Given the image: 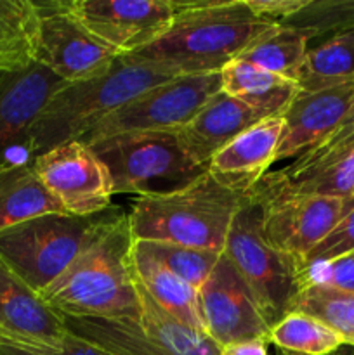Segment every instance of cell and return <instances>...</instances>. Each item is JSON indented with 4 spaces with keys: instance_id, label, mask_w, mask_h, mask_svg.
<instances>
[{
    "instance_id": "1",
    "label": "cell",
    "mask_w": 354,
    "mask_h": 355,
    "mask_svg": "<svg viewBox=\"0 0 354 355\" xmlns=\"http://www.w3.org/2000/svg\"><path fill=\"white\" fill-rule=\"evenodd\" d=\"M278 23L262 19L246 0L177 2L169 30L148 47L120 55L128 64L177 76L221 73Z\"/></svg>"
},
{
    "instance_id": "2",
    "label": "cell",
    "mask_w": 354,
    "mask_h": 355,
    "mask_svg": "<svg viewBox=\"0 0 354 355\" xmlns=\"http://www.w3.org/2000/svg\"><path fill=\"white\" fill-rule=\"evenodd\" d=\"M132 245L128 215L118 211L108 227L40 297L65 318L139 321L141 309Z\"/></svg>"
},
{
    "instance_id": "3",
    "label": "cell",
    "mask_w": 354,
    "mask_h": 355,
    "mask_svg": "<svg viewBox=\"0 0 354 355\" xmlns=\"http://www.w3.org/2000/svg\"><path fill=\"white\" fill-rule=\"evenodd\" d=\"M243 200L205 172L183 189L139 198L128 214L132 238L222 253Z\"/></svg>"
},
{
    "instance_id": "4",
    "label": "cell",
    "mask_w": 354,
    "mask_h": 355,
    "mask_svg": "<svg viewBox=\"0 0 354 355\" xmlns=\"http://www.w3.org/2000/svg\"><path fill=\"white\" fill-rule=\"evenodd\" d=\"M172 80L151 68L128 64L120 58L103 75L83 82L65 83L45 104L28 135L33 158L71 141H82L101 120L144 90Z\"/></svg>"
},
{
    "instance_id": "5",
    "label": "cell",
    "mask_w": 354,
    "mask_h": 355,
    "mask_svg": "<svg viewBox=\"0 0 354 355\" xmlns=\"http://www.w3.org/2000/svg\"><path fill=\"white\" fill-rule=\"evenodd\" d=\"M118 211L94 217L45 214L0 231V260L38 295L108 227Z\"/></svg>"
},
{
    "instance_id": "6",
    "label": "cell",
    "mask_w": 354,
    "mask_h": 355,
    "mask_svg": "<svg viewBox=\"0 0 354 355\" xmlns=\"http://www.w3.org/2000/svg\"><path fill=\"white\" fill-rule=\"evenodd\" d=\"M89 146L106 165L115 194H167L207 172L186 151L179 132H130Z\"/></svg>"
},
{
    "instance_id": "7",
    "label": "cell",
    "mask_w": 354,
    "mask_h": 355,
    "mask_svg": "<svg viewBox=\"0 0 354 355\" xmlns=\"http://www.w3.org/2000/svg\"><path fill=\"white\" fill-rule=\"evenodd\" d=\"M222 253L248 284L271 326L288 314L298 293V269L267 238L262 205L252 193L246 194L233 218Z\"/></svg>"
},
{
    "instance_id": "8",
    "label": "cell",
    "mask_w": 354,
    "mask_h": 355,
    "mask_svg": "<svg viewBox=\"0 0 354 355\" xmlns=\"http://www.w3.org/2000/svg\"><path fill=\"white\" fill-rule=\"evenodd\" d=\"M139 321L132 319L65 318L76 338L110 355H217L221 347L207 335L187 328L163 311L135 279Z\"/></svg>"
},
{
    "instance_id": "9",
    "label": "cell",
    "mask_w": 354,
    "mask_h": 355,
    "mask_svg": "<svg viewBox=\"0 0 354 355\" xmlns=\"http://www.w3.org/2000/svg\"><path fill=\"white\" fill-rule=\"evenodd\" d=\"M221 90V73L177 76L125 103L101 120L82 141L92 144L130 132H179Z\"/></svg>"
},
{
    "instance_id": "10",
    "label": "cell",
    "mask_w": 354,
    "mask_h": 355,
    "mask_svg": "<svg viewBox=\"0 0 354 355\" xmlns=\"http://www.w3.org/2000/svg\"><path fill=\"white\" fill-rule=\"evenodd\" d=\"M40 16L35 62L66 83L106 73L120 54L94 37L69 9L68 0L35 2Z\"/></svg>"
},
{
    "instance_id": "11",
    "label": "cell",
    "mask_w": 354,
    "mask_h": 355,
    "mask_svg": "<svg viewBox=\"0 0 354 355\" xmlns=\"http://www.w3.org/2000/svg\"><path fill=\"white\" fill-rule=\"evenodd\" d=\"M47 193L69 215L94 217L111 207L113 180L106 165L83 141L49 149L31 162Z\"/></svg>"
},
{
    "instance_id": "12",
    "label": "cell",
    "mask_w": 354,
    "mask_h": 355,
    "mask_svg": "<svg viewBox=\"0 0 354 355\" xmlns=\"http://www.w3.org/2000/svg\"><path fill=\"white\" fill-rule=\"evenodd\" d=\"M262 205L264 231L297 269L312 248L354 207L353 198L264 194L250 191Z\"/></svg>"
},
{
    "instance_id": "13",
    "label": "cell",
    "mask_w": 354,
    "mask_h": 355,
    "mask_svg": "<svg viewBox=\"0 0 354 355\" xmlns=\"http://www.w3.org/2000/svg\"><path fill=\"white\" fill-rule=\"evenodd\" d=\"M198 297L205 333L221 349L246 342L267 343L271 324L248 284L224 253L198 290Z\"/></svg>"
},
{
    "instance_id": "14",
    "label": "cell",
    "mask_w": 354,
    "mask_h": 355,
    "mask_svg": "<svg viewBox=\"0 0 354 355\" xmlns=\"http://www.w3.org/2000/svg\"><path fill=\"white\" fill-rule=\"evenodd\" d=\"M80 23L120 55L158 40L172 24L176 0H68Z\"/></svg>"
},
{
    "instance_id": "15",
    "label": "cell",
    "mask_w": 354,
    "mask_h": 355,
    "mask_svg": "<svg viewBox=\"0 0 354 355\" xmlns=\"http://www.w3.org/2000/svg\"><path fill=\"white\" fill-rule=\"evenodd\" d=\"M65 318L0 260V345L33 355L62 354Z\"/></svg>"
},
{
    "instance_id": "16",
    "label": "cell",
    "mask_w": 354,
    "mask_h": 355,
    "mask_svg": "<svg viewBox=\"0 0 354 355\" xmlns=\"http://www.w3.org/2000/svg\"><path fill=\"white\" fill-rule=\"evenodd\" d=\"M65 83L38 62L19 71H0V165L24 162L12 151H24L30 158L28 135L31 127Z\"/></svg>"
},
{
    "instance_id": "17",
    "label": "cell",
    "mask_w": 354,
    "mask_h": 355,
    "mask_svg": "<svg viewBox=\"0 0 354 355\" xmlns=\"http://www.w3.org/2000/svg\"><path fill=\"white\" fill-rule=\"evenodd\" d=\"M354 110V83L319 92H301L281 114L283 134L276 162L298 158L333 134Z\"/></svg>"
},
{
    "instance_id": "18",
    "label": "cell",
    "mask_w": 354,
    "mask_h": 355,
    "mask_svg": "<svg viewBox=\"0 0 354 355\" xmlns=\"http://www.w3.org/2000/svg\"><path fill=\"white\" fill-rule=\"evenodd\" d=\"M283 118L271 116L239 134L208 162L207 172L228 189L246 196L276 163Z\"/></svg>"
},
{
    "instance_id": "19",
    "label": "cell",
    "mask_w": 354,
    "mask_h": 355,
    "mask_svg": "<svg viewBox=\"0 0 354 355\" xmlns=\"http://www.w3.org/2000/svg\"><path fill=\"white\" fill-rule=\"evenodd\" d=\"M260 120L262 114L221 90L179 130V137L191 158L207 168L222 148Z\"/></svg>"
},
{
    "instance_id": "20",
    "label": "cell",
    "mask_w": 354,
    "mask_h": 355,
    "mask_svg": "<svg viewBox=\"0 0 354 355\" xmlns=\"http://www.w3.org/2000/svg\"><path fill=\"white\" fill-rule=\"evenodd\" d=\"M264 194H301V196H354V148L319 165L302 170L287 166L269 172L253 187Z\"/></svg>"
},
{
    "instance_id": "21",
    "label": "cell",
    "mask_w": 354,
    "mask_h": 355,
    "mask_svg": "<svg viewBox=\"0 0 354 355\" xmlns=\"http://www.w3.org/2000/svg\"><path fill=\"white\" fill-rule=\"evenodd\" d=\"M222 92L246 104L264 118L281 116L301 94L297 82L235 59L221 71Z\"/></svg>"
},
{
    "instance_id": "22",
    "label": "cell",
    "mask_w": 354,
    "mask_h": 355,
    "mask_svg": "<svg viewBox=\"0 0 354 355\" xmlns=\"http://www.w3.org/2000/svg\"><path fill=\"white\" fill-rule=\"evenodd\" d=\"M132 266H134L135 279L163 311L169 312L174 319L183 322L187 328L207 335L196 288L160 266L156 260L142 253L134 245H132Z\"/></svg>"
},
{
    "instance_id": "23",
    "label": "cell",
    "mask_w": 354,
    "mask_h": 355,
    "mask_svg": "<svg viewBox=\"0 0 354 355\" xmlns=\"http://www.w3.org/2000/svg\"><path fill=\"white\" fill-rule=\"evenodd\" d=\"M45 214H66L47 193L31 162L0 165V231Z\"/></svg>"
},
{
    "instance_id": "24",
    "label": "cell",
    "mask_w": 354,
    "mask_h": 355,
    "mask_svg": "<svg viewBox=\"0 0 354 355\" xmlns=\"http://www.w3.org/2000/svg\"><path fill=\"white\" fill-rule=\"evenodd\" d=\"M38 16L33 0H0V71H19L37 59Z\"/></svg>"
},
{
    "instance_id": "25",
    "label": "cell",
    "mask_w": 354,
    "mask_h": 355,
    "mask_svg": "<svg viewBox=\"0 0 354 355\" xmlns=\"http://www.w3.org/2000/svg\"><path fill=\"white\" fill-rule=\"evenodd\" d=\"M354 83V33H342L309 49L297 85L301 92H319Z\"/></svg>"
},
{
    "instance_id": "26",
    "label": "cell",
    "mask_w": 354,
    "mask_h": 355,
    "mask_svg": "<svg viewBox=\"0 0 354 355\" xmlns=\"http://www.w3.org/2000/svg\"><path fill=\"white\" fill-rule=\"evenodd\" d=\"M307 44L309 40L301 31L287 24H278L253 42L238 59L297 82L309 51Z\"/></svg>"
},
{
    "instance_id": "27",
    "label": "cell",
    "mask_w": 354,
    "mask_h": 355,
    "mask_svg": "<svg viewBox=\"0 0 354 355\" xmlns=\"http://www.w3.org/2000/svg\"><path fill=\"white\" fill-rule=\"evenodd\" d=\"M267 343L295 355H332L346 347L333 329L302 312H288L271 326Z\"/></svg>"
},
{
    "instance_id": "28",
    "label": "cell",
    "mask_w": 354,
    "mask_h": 355,
    "mask_svg": "<svg viewBox=\"0 0 354 355\" xmlns=\"http://www.w3.org/2000/svg\"><path fill=\"white\" fill-rule=\"evenodd\" d=\"M288 312H302L318 319L333 329L346 347L354 349V293L312 284L298 290Z\"/></svg>"
},
{
    "instance_id": "29",
    "label": "cell",
    "mask_w": 354,
    "mask_h": 355,
    "mask_svg": "<svg viewBox=\"0 0 354 355\" xmlns=\"http://www.w3.org/2000/svg\"><path fill=\"white\" fill-rule=\"evenodd\" d=\"M134 246L196 290L208 279L222 255L212 250L191 248L167 241H134Z\"/></svg>"
},
{
    "instance_id": "30",
    "label": "cell",
    "mask_w": 354,
    "mask_h": 355,
    "mask_svg": "<svg viewBox=\"0 0 354 355\" xmlns=\"http://www.w3.org/2000/svg\"><path fill=\"white\" fill-rule=\"evenodd\" d=\"M281 24L301 31L309 42L354 33V0H307L295 16Z\"/></svg>"
},
{
    "instance_id": "31",
    "label": "cell",
    "mask_w": 354,
    "mask_h": 355,
    "mask_svg": "<svg viewBox=\"0 0 354 355\" xmlns=\"http://www.w3.org/2000/svg\"><path fill=\"white\" fill-rule=\"evenodd\" d=\"M312 284L354 293V252L330 262L302 267L298 270V290Z\"/></svg>"
},
{
    "instance_id": "32",
    "label": "cell",
    "mask_w": 354,
    "mask_h": 355,
    "mask_svg": "<svg viewBox=\"0 0 354 355\" xmlns=\"http://www.w3.org/2000/svg\"><path fill=\"white\" fill-rule=\"evenodd\" d=\"M354 252V207L344 215L339 220V224L309 252L305 257L302 267L314 266V263L330 262L339 257L347 255V253ZM298 269V270H301Z\"/></svg>"
},
{
    "instance_id": "33",
    "label": "cell",
    "mask_w": 354,
    "mask_h": 355,
    "mask_svg": "<svg viewBox=\"0 0 354 355\" xmlns=\"http://www.w3.org/2000/svg\"><path fill=\"white\" fill-rule=\"evenodd\" d=\"M351 148H354V110L347 114L346 120L339 125V128H337L330 137H326L325 141L319 142L318 146H314V148L309 149L307 153H304V155H301L298 158H295V162L290 163V166H287V168H309V166L328 162V159L342 155L344 151H347V149Z\"/></svg>"
},
{
    "instance_id": "34",
    "label": "cell",
    "mask_w": 354,
    "mask_h": 355,
    "mask_svg": "<svg viewBox=\"0 0 354 355\" xmlns=\"http://www.w3.org/2000/svg\"><path fill=\"white\" fill-rule=\"evenodd\" d=\"M246 3L259 17L281 24L295 16L307 0H246Z\"/></svg>"
},
{
    "instance_id": "35",
    "label": "cell",
    "mask_w": 354,
    "mask_h": 355,
    "mask_svg": "<svg viewBox=\"0 0 354 355\" xmlns=\"http://www.w3.org/2000/svg\"><path fill=\"white\" fill-rule=\"evenodd\" d=\"M267 343L266 342H246L236 343L221 349L217 355H267Z\"/></svg>"
},
{
    "instance_id": "36",
    "label": "cell",
    "mask_w": 354,
    "mask_h": 355,
    "mask_svg": "<svg viewBox=\"0 0 354 355\" xmlns=\"http://www.w3.org/2000/svg\"><path fill=\"white\" fill-rule=\"evenodd\" d=\"M0 354L2 355H33V354L21 352V350H16V349H10V347H6V345H0Z\"/></svg>"
},
{
    "instance_id": "37",
    "label": "cell",
    "mask_w": 354,
    "mask_h": 355,
    "mask_svg": "<svg viewBox=\"0 0 354 355\" xmlns=\"http://www.w3.org/2000/svg\"><path fill=\"white\" fill-rule=\"evenodd\" d=\"M332 355H354V349L353 347H342V349L337 350V352Z\"/></svg>"
},
{
    "instance_id": "38",
    "label": "cell",
    "mask_w": 354,
    "mask_h": 355,
    "mask_svg": "<svg viewBox=\"0 0 354 355\" xmlns=\"http://www.w3.org/2000/svg\"><path fill=\"white\" fill-rule=\"evenodd\" d=\"M0 355H2V354H0Z\"/></svg>"
}]
</instances>
